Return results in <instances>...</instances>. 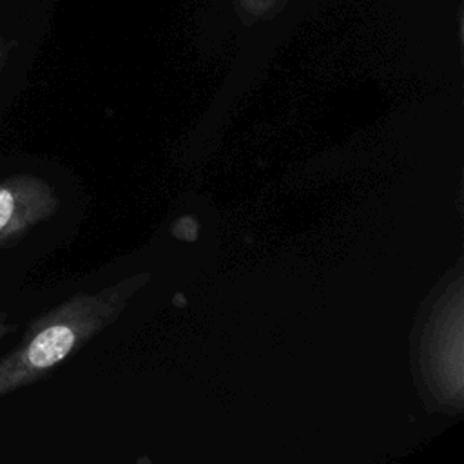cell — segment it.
<instances>
[{
  "instance_id": "6da1fadb",
  "label": "cell",
  "mask_w": 464,
  "mask_h": 464,
  "mask_svg": "<svg viewBox=\"0 0 464 464\" xmlns=\"http://www.w3.org/2000/svg\"><path fill=\"white\" fill-rule=\"evenodd\" d=\"M103 295H74L36 317L22 341L0 357V397L44 379L107 317Z\"/></svg>"
},
{
  "instance_id": "7a4b0ae2",
  "label": "cell",
  "mask_w": 464,
  "mask_h": 464,
  "mask_svg": "<svg viewBox=\"0 0 464 464\" xmlns=\"http://www.w3.org/2000/svg\"><path fill=\"white\" fill-rule=\"evenodd\" d=\"M60 207L54 188L34 174L0 179V250L11 248Z\"/></svg>"
},
{
  "instance_id": "3957f363",
  "label": "cell",
  "mask_w": 464,
  "mask_h": 464,
  "mask_svg": "<svg viewBox=\"0 0 464 464\" xmlns=\"http://www.w3.org/2000/svg\"><path fill=\"white\" fill-rule=\"evenodd\" d=\"M285 0H236L237 11L246 22H254L257 18H266L274 14Z\"/></svg>"
},
{
  "instance_id": "277c9868",
  "label": "cell",
  "mask_w": 464,
  "mask_h": 464,
  "mask_svg": "<svg viewBox=\"0 0 464 464\" xmlns=\"http://www.w3.org/2000/svg\"><path fill=\"white\" fill-rule=\"evenodd\" d=\"M14 330V323L11 321V317L0 310V339L5 337L7 334H11Z\"/></svg>"
},
{
  "instance_id": "5b68a950",
  "label": "cell",
  "mask_w": 464,
  "mask_h": 464,
  "mask_svg": "<svg viewBox=\"0 0 464 464\" xmlns=\"http://www.w3.org/2000/svg\"><path fill=\"white\" fill-rule=\"evenodd\" d=\"M5 62H7V47H5V44L0 40V72H2L4 65H5Z\"/></svg>"
}]
</instances>
